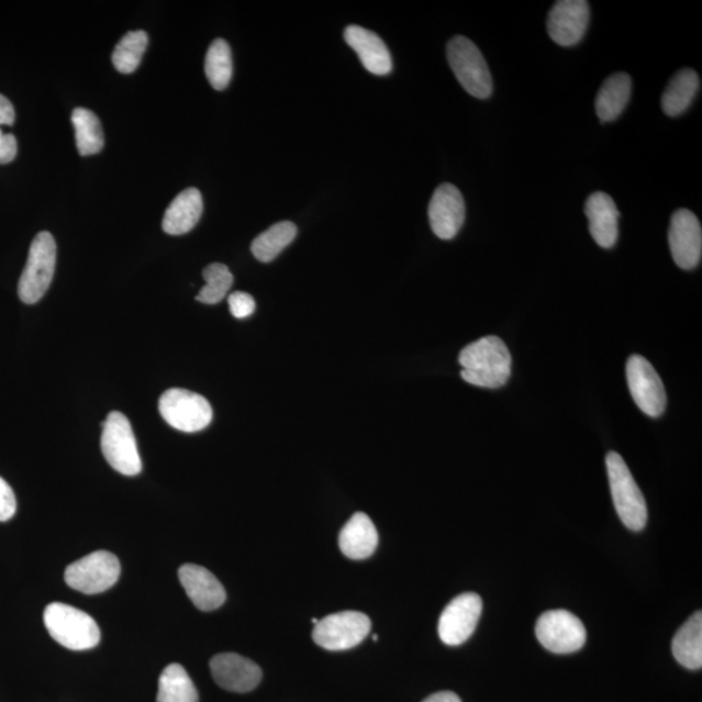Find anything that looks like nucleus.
<instances>
[{
    "mask_svg": "<svg viewBox=\"0 0 702 702\" xmlns=\"http://www.w3.org/2000/svg\"><path fill=\"white\" fill-rule=\"evenodd\" d=\"M463 379L468 385L499 389L506 386L512 376V354L505 343L495 336H487L467 345L459 354Z\"/></svg>",
    "mask_w": 702,
    "mask_h": 702,
    "instance_id": "f257e3e1",
    "label": "nucleus"
},
{
    "mask_svg": "<svg viewBox=\"0 0 702 702\" xmlns=\"http://www.w3.org/2000/svg\"><path fill=\"white\" fill-rule=\"evenodd\" d=\"M44 621L48 634L64 648L88 650L101 642V629L93 616L63 602L49 604Z\"/></svg>",
    "mask_w": 702,
    "mask_h": 702,
    "instance_id": "f03ea898",
    "label": "nucleus"
},
{
    "mask_svg": "<svg viewBox=\"0 0 702 702\" xmlns=\"http://www.w3.org/2000/svg\"><path fill=\"white\" fill-rule=\"evenodd\" d=\"M606 468L613 502L622 523L631 531L647 526L648 509L639 486L619 453L610 452Z\"/></svg>",
    "mask_w": 702,
    "mask_h": 702,
    "instance_id": "7ed1b4c3",
    "label": "nucleus"
},
{
    "mask_svg": "<svg viewBox=\"0 0 702 702\" xmlns=\"http://www.w3.org/2000/svg\"><path fill=\"white\" fill-rule=\"evenodd\" d=\"M446 55L454 75L468 94L479 99L491 97L492 76L483 54L472 41L457 35L449 41Z\"/></svg>",
    "mask_w": 702,
    "mask_h": 702,
    "instance_id": "20e7f679",
    "label": "nucleus"
},
{
    "mask_svg": "<svg viewBox=\"0 0 702 702\" xmlns=\"http://www.w3.org/2000/svg\"><path fill=\"white\" fill-rule=\"evenodd\" d=\"M56 266V244L52 233L41 232L34 237L26 266L19 281L20 300L37 303L52 286Z\"/></svg>",
    "mask_w": 702,
    "mask_h": 702,
    "instance_id": "39448f33",
    "label": "nucleus"
},
{
    "mask_svg": "<svg viewBox=\"0 0 702 702\" xmlns=\"http://www.w3.org/2000/svg\"><path fill=\"white\" fill-rule=\"evenodd\" d=\"M102 452L109 465L125 477H136L142 471V460L136 437L127 417L112 411L103 423Z\"/></svg>",
    "mask_w": 702,
    "mask_h": 702,
    "instance_id": "423d86ee",
    "label": "nucleus"
},
{
    "mask_svg": "<svg viewBox=\"0 0 702 702\" xmlns=\"http://www.w3.org/2000/svg\"><path fill=\"white\" fill-rule=\"evenodd\" d=\"M163 420L177 431L194 434L209 427L212 421V408L203 395L187 389H168L159 400Z\"/></svg>",
    "mask_w": 702,
    "mask_h": 702,
    "instance_id": "0eeeda50",
    "label": "nucleus"
},
{
    "mask_svg": "<svg viewBox=\"0 0 702 702\" xmlns=\"http://www.w3.org/2000/svg\"><path fill=\"white\" fill-rule=\"evenodd\" d=\"M120 572H122V566L115 555L108 550H97L69 565L64 579L75 591L97 594L115 586Z\"/></svg>",
    "mask_w": 702,
    "mask_h": 702,
    "instance_id": "6e6552de",
    "label": "nucleus"
},
{
    "mask_svg": "<svg viewBox=\"0 0 702 702\" xmlns=\"http://www.w3.org/2000/svg\"><path fill=\"white\" fill-rule=\"evenodd\" d=\"M536 637L545 649L557 655L576 654L584 647L587 629L576 614L549 610L536 623Z\"/></svg>",
    "mask_w": 702,
    "mask_h": 702,
    "instance_id": "1a4fd4ad",
    "label": "nucleus"
},
{
    "mask_svg": "<svg viewBox=\"0 0 702 702\" xmlns=\"http://www.w3.org/2000/svg\"><path fill=\"white\" fill-rule=\"evenodd\" d=\"M371 620L360 612H339L317 621L312 639L327 650H347L357 647L370 634Z\"/></svg>",
    "mask_w": 702,
    "mask_h": 702,
    "instance_id": "9d476101",
    "label": "nucleus"
},
{
    "mask_svg": "<svg viewBox=\"0 0 702 702\" xmlns=\"http://www.w3.org/2000/svg\"><path fill=\"white\" fill-rule=\"evenodd\" d=\"M626 375L629 392L637 408L650 417L661 416L668 395L655 367L644 357L633 356L627 360Z\"/></svg>",
    "mask_w": 702,
    "mask_h": 702,
    "instance_id": "9b49d317",
    "label": "nucleus"
},
{
    "mask_svg": "<svg viewBox=\"0 0 702 702\" xmlns=\"http://www.w3.org/2000/svg\"><path fill=\"white\" fill-rule=\"evenodd\" d=\"M483 601L479 594L466 592L452 600L438 621L439 639L450 647L464 644L477 629Z\"/></svg>",
    "mask_w": 702,
    "mask_h": 702,
    "instance_id": "f8f14e48",
    "label": "nucleus"
},
{
    "mask_svg": "<svg viewBox=\"0 0 702 702\" xmlns=\"http://www.w3.org/2000/svg\"><path fill=\"white\" fill-rule=\"evenodd\" d=\"M669 244L673 261L682 269L700 265L702 230L697 215L690 210L673 212L669 230Z\"/></svg>",
    "mask_w": 702,
    "mask_h": 702,
    "instance_id": "ddd939ff",
    "label": "nucleus"
},
{
    "mask_svg": "<svg viewBox=\"0 0 702 702\" xmlns=\"http://www.w3.org/2000/svg\"><path fill=\"white\" fill-rule=\"evenodd\" d=\"M590 16V4L586 0H559L549 12L550 38L564 47L578 45L584 37Z\"/></svg>",
    "mask_w": 702,
    "mask_h": 702,
    "instance_id": "4468645a",
    "label": "nucleus"
},
{
    "mask_svg": "<svg viewBox=\"0 0 702 702\" xmlns=\"http://www.w3.org/2000/svg\"><path fill=\"white\" fill-rule=\"evenodd\" d=\"M431 229L442 239L457 236L465 223L466 205L463 194L452 183H444L435 190L430 202Z\"/></svg>",
    "mask_w": 702,
    "mask_h": 702,
    "instance_id": "2eb2a0df",
    "label": "nucleus"
},
{
    "mask_svg": "<svg viewBox=\"0 0 702 702\" xmlns=\"http://www.w3.org/2000/svg\"><path fill=\"white\" fill-rule=\"evenodd\" d=\"M210 669L218 686L230 692H250L261 680L259 666L237 654L215 656L211 659Z\"/></svg>",
    "mask_w": 702,
    "mask_h": 702,
    "instance_id": "dca6fc26",
    "label": "nucleus"
},
{
    "mask_svg": "<svg viewBox=\"0 0 702 702\" xmlns=\"http://www.w3.org/2000/svg\"><path fill=\"white\" fill-rule=\"evenodd\" d=\"M179 578L191 602L202 612H212L224 604L226 593L223 584L204 567L183 565Z\"/></svg>",
    "mask_w": 702,
    "mask_h": 702,
    "instance_id": "f3484780",
    "label": "nucleus"
},
{
    "mask_svg": "<svg viewBox=\"0 0 702 702\" xmlns=\"http://www.w3.org/2000/svg\"><path fill=\"white\" fill-rule=\"evenodd\" d=\"M346 44L359 56L368 73L386 76L392 70V56L378 34L358 25L347 26L344 33Z\"/></svg>",
    "mask_w": 702,
    "mask_h": 702,
    "instance_id": "a211bd4d",
    "label": "nucleus"
},
{
    "mask_svg": "<svg viewBox=\"0 0 702 702\" xmlns=\"http://www.w3.org/2000/svg\"><path fill=\"white\" fill-rule=\"evenodd\" d=\"M592 238L604 249H612L619 239L620 211L612 197L595 191L586 202Z\"/></svg>",
    "mask_w": 702,
    "mask_h": 702,
    "instance_id": "6ab92c4d",
    "label": "nucleus"
},
{
    "mask_svg": "<svg viewBox=\"0 0 702 702\" xmlns=\"http://www.w3.org/2000/svg\"><path fill=\"white\" fill-rule=\"evenodd\" d=\"M379 535L370 516L354 514L339 532V549L347 558L366 559L378 548Z\"/></svg>",
    "mask_w": 702,
    "mask_h": 702,
    "instance_id": "aec40b11",
    "label": "nucleus"
},
{
    "mask_svg": "<svg viewBox=\"0 0 702 702\" xmlns=\"http://www.w3.org/2000/svg\"><path fill=\"white\" fill-rule=\"evenodd\" d=\"M203 212L201 191L189 188L175 198L163 218V231L181 236L194 229Z\"/></svg>",
    "mask_w": 702,
    "mask_h": 702,
    "instance_id": "412c9836",
    "label": "nucleus"
},
{
    "mask_svg": "<svg viewBox=\"0 0 702 702\" xmlns=\"http://www.w3.org/2000/svg\"><path fill=\"white\" fill-rule=\"evenodd\" d=\"M633 90V80L627 74H615L602 83L595 98V112L601 122H613L626 109Z\"/></svg>",
    "mask_w": 702,
    "mask_h": 702,
    "instance_id": "4be33fe9",
    "label": "nucleus"
},
{
    "mask_svg": "<svg viewBox=\"0 0 702 702\" xmlns=\"http://www.w3.org/2000/svg\"><path fill=\"white\" fill-rule=\"evenodd\" d=\"M672 655L677 661L690 670L702 668V614L694 613L672 640Z\"/></svg>",
    "mask_w": 702,
    "mask_h": 702,
    "instance_id": "5701e85b",
    "label": "nucleus"
},
{
    "mask_svg": "<svg viewBox=\"0 0 702 702\" xmlns=\"http://www.w3.org/2000/svg\"><path fill=\"white\" fill-rule=\"evenodd\" d=\"M700 89V77L693 69L680 70L665 89L662 110L666 115L676 118L690 108Z\"/></svg>",
    "mask_w": 702,
    "mask_h": 702,
    "instance_id": "b1692460",
    "label": "nucleus"
},
{
    "mask_svg": "<svg viewBox=\"0 0 702 702\" xmlns=\"http://www.w3.org/2000/svg\"><path fill=\"white\" fill-rule=\"evenodd\" d=\"M156 702H200L193 680L180 664L168 665L160 673Z\"/></svg>",
    "mask_w": 702,
    "mask_h": 702,
    "instance_id": "393cba45",
    "label": "nucleus"
},
{
    "mask_svg": "<svg viewBox=\"0 0 702 702\" xmlns=\"http://www.w3.org/2000/svg\"><path fill=\"white\" fill-rule=\"evenodd\" d=\"M296 236V224L290 222L276 223L253 241L252 253L261 264H268L292 244Z\"/></svg>",
    "mask_w": 702,
    "mask_h": 702,
    "instance_id": "a878e982",
    "label": "nucleus"
},
{
    "mask_svg": "<svg viewBox=\"0 0 702 702\" xmlns=\"http://www.w3.org/2000/svg\"><path fill=\"white\" fill-rule=\"evenodd\" d=\"M73 124L77 151L80 155L89 156L102 152L104 146L103 130L94 112L87 109H76L73 113Z\"/></svg>",
    "mask_w": 702,
    "mask_h": 702,
    "instance_id": "bb28decb",
    "label": "nucleus"
},
{
    "mask_svg": "<svg viewBox=\"0 0 702 702\" xmlns=\"http://www.w3.org/2000/svg\"><path fill=\"white\" fill-rule=\"evenodd\" d=\"M204 73L211 87L216 90L229 88L233 75L231 47L224 40L212 42L205 55Z\"/></svg>",
    "mask_w": 702,
    "mask_h": 702,
    "instance_id": "cd10ccee",
    "label": "nucleus"
},
{
    "mask_svg": "<svg viewBox=\"0 0 702 702\" xmlns=\"http://www.w3.org/2000/svg\"><path fill=\"white\" fill-rule=\"evenodd\" d=\"M147 44L148 37L144 31L126 33L115 49H113V66H115L120 74H133L141 64Z\"/></svg>",
    "mask_w": 702,
    "mask_h": 702,
    "instance_id": "c85d7f7f",
    "label": "nucleus"
},
{
    "mask_svg": "<svg viewBox=\"0 0 702 702\" xmlns=\"http://www.w3.org/2000/svg\"><path fill=\"white\" fill-rule=\"evenodd\" d=\"M205 286L197 296V301L205 304H216L224 300L233 286V275L230 268L222 264H212L203 269Z\"/></svg>",
    "mask_w": 702,
    "mask_h": 702,
    "instance_id": "c756f323",
    "label": "nucleus"
},
{
    "mask_svg": "<svg viewBox=\"0 0 702 702\" xmlns=\"http://www.w3.org/2000/svg\"><path fill=\"white\" fill-rule=\"evenodd\" d=\"M231 314L237 319L249 317L254 314L255 304L254 298L249 293L234 292L229 298Z\"/></svg>",
    "mask_w": 702,
    "mask_h": 702,
    "instance_id": "7c9ffc66",
    "label": "nucleus"
},
{
    "mask_svg": "<svg viewBox=\"0 0 702 702\" xmlns=\"http://www.w3.org/2000/svg\"><path fill=\"white\" fill-rule=\"evenodd\" d=\"M18 502L16 495L12 488L2 478H0V522L10 521L16 514Z\"/></svg>",
    "mask_w": 702,
    "mask_h": 702,
    "instance_id": "2f4dec72",
    "label": "nucleus"
},
{
    "mask_svg": "<svg viewBox=\"0 0 702 702\" xmlns=\"http://www.w3.org/2000/svg\"><path fill=\"white\" fill-rule=\"evenodd\" d=\"M18 141L11 133H5L2 142H0V165H7L16 158Z\"/></svg>",
    "mask_w": 702,
    "mask_h": 702,
    "instance_id": "473e14b6",
    "label": "nucleus"
},
{
    "mask_svg": "<svg viewBox=\"0 0 702 702\" xmlns=\"http://www.w3.org/2000/svg\"><path fill=\"white\" fill-rule=\"evenodd\" d=\"M15 109L4 96L0 94V125H12L15 123Z\"/></svg>",
    "mask_w": 702,
    "mask_h": 702,
    "instance_id": "72a5a7b5",
    "label": "nucleus"
},
{
    "mask_svg": "<svg viewBox=\"0 0 702 702\" xmlns=\"http://www.w3.org/2000/svg\"><path fill=\"white\" fill-rule=\"evenodd\" d=\"M423 702H463V701H460L458 694L450 691H444V692H437V693L431 694V697L425 699Z\"/></svg>",
    "mask_w": 702,
    "mask_h": 702,
    "instance_id": "f704fd0d",
    "label": "nucleus"
},
{
    "mask_svg": "<svg viewBox=\"0 0 702 702\" xmlns=\"http://www.w3.org/2000/svg\"><path fill=\"white\" fill-rule=\"evenodd\" d=\"M3 137H4V133L2 132V130H0V142H2Z\"/></svg>",
    "mask_w": 702,
    "mask_h": 702,
    "instance_id": "c9c22d12",
    "label": "nucleus"
},
{
    "mask_svg": "<svg viewBox=\"0 0 702 702\" xmlns=\"http://www.w3.org/2000/svg\"><path fill=\"white\" fill-rule=\"evenodd\" d=\"M378 639H379L378 635H374V640L378 642Z\"/></svg>",
    "mask_w": 702,
    "mask_h": 702,
    "instance_id": "e433bc0d",
    "label": "nucleus"
}]
</instances>
